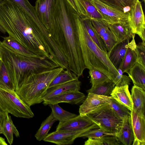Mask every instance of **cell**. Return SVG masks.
Returning a JSON list of instances; mask_svg holds the SVG:
<instances>
[{
  "label": "cell",
  "mask_w": 145,
  "mask_h": 145,
  "mask_svg": "<svg viewBox=\"0 0 145 145\" xmlns=\"http://www.w3.org/2000/svg\"><path fill=\"white\" fill-rule=\"evenodd\" d=\"M78 15L67 0H57L48 30L67 61V69L79 77L86 68L79 39Z\"/></svg>",
  "instance_id": "cell-1"
},
{
  "label": "cell",
  "mask_w": 145,
  "mask_h": 145,
  "mask_svg": "<svg viewBox=\"0 0 145 145\" xmlns=\"http://www.w3.org/2000/svg\"><path fill=\"white\" fill-rule=\"evenodd\" d=\"M0 24L9 35L38 56L54 61L48 53L39 28L29 16L6 0L0 3Z\"/></svg>",
  "instance_id": "cell-2"
},
{
  "label": "cell",
  "mask_w": 145,
  "mask_h": 145,
  "mask_svg": "<svg viewBox=\"0 0 145 145\" xmlns=\"http://www.w3.org/2000/svg\"><path fill=\"white\" fill-rule=\"evenodd\" d=\"M0 57L14 85L15 91L31 73L59 67L57 64L44 57H30L17 54L8 48L0 40Z\"/></svg>",
  "instance_id": "cell-3"
},
{
  "label": "cell",
  "mask_w": 145,
  "mask_h": 145,
  "mask_svg": "<svg viewBox=\"0 0 145 145\" xmlns=\"http://www.w3.org/2000/svg\"><path fill=\"white\" fill-rule=\"evenodd\" d=\"M77 22L80 47L86 69L100 71L113 81L118 74L117 70L110 61L107 54L92 40L79 15Z\"/></svg>",
  "instance_id": "cell-4"
},
{
  "label": "cell",
  "mask_w": 145,
  "mask_h": 145,
  "mask_svg": "<svg viewBox=\"0 0 145 145\" xmlns=\"http://www.w3.org/2000/svg\"><path fill=\"white\" fill-rule=\"evenodd\" d=\"M64 70L59 67L38 73H32L25 78L16 91L30 106L40 103L43 102V97L50 83Z\"/></svg>",
  "instance_id": "cell-5"
},
{
  "label": "cell",
  "mask_w": 145,
  "mask_h": 145,
  "mask_svg": "<svg viewBox=\"0 0 145 145\" xmlns=\"http://www.w3.org/2000/svg\"><path fill=\"white\" fill-rule=\"evenodd\" d=\"M86 116L103 131L117 134L120 131L123 119L115 112L108 103H105Z\"/></svg>",
  "instance_id": "cell-6"
},
{
  "label": "cell",
  "mask_w": 145,
  "mask_h": 145,
  "mask_svg": "<svg viewBox=\"0 0 145 145\" xmlns=\"http://www.w3.org/2000/svg\"><path fill=\"white\" fill-rule=\"evenodd\" d=\"M0 110L18 118H30L34 116L30 106L15 91L0 86Z\"/></svg>",
  "instance_id": "cell-7"
},
{
  "label": "cell",
  "mask_w": 145,
  "mask_h": 145,
  "mask_svg": "<svg viewBox=\"0 0 145 145\" xmlns=\"http://www.w3.org/2000/svg\"><path fill=\"white\" fill-rule=\"evenodd\" d=\"M98 128L99 126L86 115L79 114L65 121L59 122L56 131L73 132Z\"/></svg>",
  "instance_id": "cell-8"
},
{
  "label": "cell",
  "mask_w": 145,
  "mask_h": 145,
  "mask_svg": "<svg viewBox=\"0 0 145 145\" xmlns=\"http://www.w3.org/2000/svg\"><path fill=\"white\" fill-rule=\"evenodd\" d=\"M92 3L102 15L104 20L107 23H116L129 24V15L110 7L98 0H91Z\"/></svg>",
  "instance_id": "cell-9"
},
{
  "label": "cell",
  "mask_w": 145,
  "mask_h": 145,
  "mask_svg": "<svg viewBox=\"0 0 145 145\" xmlns=\"http://www.w3.org/2000/svg\"><path fill=\"white\" fill-rule=\"evenodd\" d=\"M129 24L132 33L137 34L145 42L144 16L141 2L139 0H137L131 10Z\"/></svg>",
  "instance_id": "cell-10"
},
{
  "label": "cell",
  "mask_w": 145,
  "mask_h": 145,
  "mask_svg": "<svg viewBox=\"0 0 145 145\" xmlns=\"http://www.w3.org/2000/svg\"><path fill=\"white\" fill-rule=\"evenodd\" d=\"M57 0H37L35 7L36 14L42 24L49 30Z\"/></svg>",
  "instance_id": "cell-11"
},
{
  "label": "cell",
  "mask_w": 145,
  "mask_h": 145,
  "mask_svg": "<svg viewBox=\"0 0 145 145\" xmlns=\"http://www.w3.org/2000/svg\"><path fill=\"white\" fill-rule=\"evenodd\" d=\"M88 131L83 130L73 132L56 131L48 134L43 140L58 145L71 144L76 138L81 137L82 134Z\"/></svg>",
  "instance_id": "cell-12"
},
{
  "label": "cell",
  "mask_w": 145,
  "mask_h": 145,
  "mask_svg": "<svg viewBox=\"0 0 145 145\" xmlns=\"http://www.w3.org/2000/svg\"><path fill=\"white\" fill-rule=\"evenodd\" d=\"M87 97L80 106L79 115L86 116L105 103H108L112 96H106L88 93Z\"/></svg>",
  "instance_id": "cell-13"
},
{
  "label": "cell",
  "mask_w": 145,
  "mask_h": 145,
  "mask_svg": "<svg viewBox=\"0 0 145 145\" xmlns=\"http://www.w3.org/2000/svg\"><path fill=\"white\" fill-rule=\"evenodd\" d=\"M86 96L79 91L67 92L54 96L43 101L45 105L49 104L66 103L74 105H79L83 102Z\"/></svg>",
  "instance_id": "cell-14"
},
{
  "label": "cell",
  "mask_w": 145,
  "mask_h": 145,
  "mask_svg": "<svg viewBox=\"0 0 145 145\" xmlns=\"http://www.w3.org/2000/svg\"><path fill=\"white\" fill-rule=\"evenodd\" d=\"M81 84V82L78 79L49 88L43 97V101L67 92L79 91Z\"/></svg>",
  "instance_id": "cell-15"
},
{
  "label": "cell",
  "mask_w": 145,
  "mask_h": 145,
  "mask_svg": "<svg viewBox=\"0 0 145 145\" xmlns=\"http://www.w3.org/2000/svg\"><path fill=\"white\" fill-rule=\"evenodd\" d=\"M131 39H127L117 44L107 54L110 61L117 70L120 67Z\"/></svg>",
  "instance_id": "cell-16"
},
{
  "label": "cell",
  "mask_w": 145,
  "mask_h": 145,
  "mask_svg": "<svg viewBox=\"0 0 145 145\" xmlns=\"http://www.w3.org/2000/svg\"><path fill=\"white\" fill-rule=\"evenodd\" d=\"M132 127L134 139L145 144V117L131 111Z\"/></svg>",
  "instance_id": "cell-17"
},
{
  "label": "cell",
  "mask_w": 145,
  "mask_h": 145,
  "mask_svg": "<svg viewBox=\"0 0 145 145\" xmlns=\"http://www.w3.org/2000/svg\"><path fill=\"white\" fill-rule=\"evenodd\" d=\"M132 109L140 115L145 117V91L142 88L134 85L131 90Z\"/></svg>",
  "instance_id": "cell-18"
},
{
  "label": "cell",
  "mask_w": 145,
  "mask_h": 145,
  "mask_svg": "<svg viewBox=\"0 0 145 145\" xmlns=\"http://www.w3.org/2000/svg\"><path fill=\"white\" fill-rule=\"evenodd\" d=\"M135 36V34L133 36L131 41L129 43L128 47L119 68L123 73H127L137 62V57L135 50L137 44Z\"/></svg>",
  "instance_id": "cell-19"
},
{
  "label": "cell",
  "mask_w": 145,
  "mask_h": 145,
  "mask_svg": "<svg viewBox=\"0 0 145 145\" xmlns=\"http://www.w3.org/2000/svg\"><path fill=\"white\" fill-rule=\"evenodd\" d=\"M116 136L123 145H131L134 137L132 127L131 116L123 118L122 125Z\"/></svg>",
  "instance_id": "cell-20"
},
{
  "label": "cell",
  "mask_w": 145,
  "mask_h": 145,
  "mask_svg": "<svg viewBox=\"0 0 145 145\" xmlns=\"http://www.w3.org/2000/svg\"><path fill=\"white\" fill-rule=\"evenodd\" d=\"M112 98L127 107L130 111L133 108L131 95L129 85L115 86L110 94Z\"/></svg>",
  "instance_id": "cell-21"
},
{
  "label": "cell",
  "mask_w": 145,
  "mask_h": 145,
  "mask_svg": "<svg viewBox=\"0 0 145 145\" xmlns=\"http://www.w3.org/2000/svg\"><path fill=\"white\" fill-rule=\"evenodd\" d=\"M107 24L109 29L115 37L117 44L127 39H131L133 36L135 34L132 33L129 24Z\"/></svg>",
  "instance_id": "cell-22"
},
{
  "label": "cell",
  "mask_w": 145,
  "mask_h": 145,
  "mask_svg": "<svg viewBox=\"0 0 145 145\" xmlns=\"http://www.w3.org/2000/svg\"><path fill=\"white\" fill-rule=\"evenodd\" d=\"M18 6L24 10L31 18L40 30L46 28L38 18L35 7L28 0H6Z\"/></svg>",
  "instance_id": "cell-23"
},
{
  "label": "cell",
  "mask_w": 145,
  "mask_h": 145,
  "mask_svg": "<svg viewBox=\"0 0 145 145\" xmlns=\"http://www.w3.org/2000/svg\"><path fill=\"white\" fill-rule=\"evenodd\" d=\"M134 85L145 91V68L136 62L127 73Z\"/></svg>",
  "instance_id": "cell-24"
},
{
  "label": "cell",
  "mask_w": 145,
  "mask_h": 145,
  "mask_svg": "<svg viewBox=\"0 0 145 145\" xmlns=\"http://www.w3.org/2000/svg\"><path fill=\"white\" fill-rule=\"evenodd\" d=\"M2 43L10 50L19 54L30 57H38L37 55L27 49L9 35L3 37Z\"/></svg>",
  "instance_id": "cell-25"
},
{
  "label": "cell",
  "mask_w": 145,
  "mask_h": 145,
  "mask_svg": "<svg viewBox=\"0 0 145 145\" xmlns=\"http://www.w3.org/2000/svg\"><path fill=\"white\" fill-rule=\"evenodd\" d=\"M104 4L123 13L130 12L137 0H98Z\"/></svg>",
  "instance_id": "cell-26"
},
{
  "label": "cell",
  "mask_w": 145,
  "mask_h": 145,
  "mask_svg": "<svg viewBox=\"0 0 145 145\" xmlns=\"http://www.w3.org/2000/svg\"><path fill=\"white\" fill-rule=\"evenodd\" d=\"M82 19L88 33L92 40L102 51L107 54L108 51L105 43L102 38L93 27L91 19L86 18Z\"/></svg>",
  "instance_id": "cell-27"
},
{
  "label": "cell",
  "mask_w": 145,
  "mask_h": 145,
  "mask_svg": "<svg viewBox=\"0 0 145 145\" xmlns=\"http://www.w3.org/2000/svg\"><path fill=\"white\" fill-rule=\"evenodd\" d=\"M3 134L6 138L10 145L12 144L13 140V135L17 137H20L19 133L13 123L10 115L7 113L6 116L2 125Z\"/></svg>",
  "instance_id": "cell-28"
},
{
  "label": "cell",
  "mask_w": 145,
  "mask_h": 145,
  "mask_svg": "<svg viewBox=\"0 0 145 145\" xmlns=\"http://www.w3.org/2000/svg\"><path fill=\"white\" fill-rule=\"evenodd\" d=\"M120 145L122 144L118 140L117 137L107 135L96 138H91L85 142L84 145Z\"/></svg>",
  "instance_id": "cell-29"
},
{
  "label": "cell",
  "mask_w": 145,
  "mask_h": 145,
  "mask_svg": "<svg viewBox=\"0 0 145 145\" xmlns=\"http://www.w3.org/2000/svg\"><path fill=\"white\" fill-rule=\"evenodd\" d=\"M115 84L111 80L105 81L95 87H91L87 90V92L97 95L109 96L113 90Z\"/></svg>",
  "instance_id": "cell-30"
},
{
  "label": "cell",
  "mask_w": 145,
  "mask_h": 145,
  "mask_svg": "<svg viewBox=\"0 0 145 145\" xmlns=\"http://www.w3.org/2000/svg\"><path fill=\"white\" fill-rule=\"evenodd\" d=\"M78 77L72 72L67 69L60 72L53 79L48 88L57 85L64 84L78 79Z\"/></svg>",
  "instance_id": "cell-31"
},
{
  "label": "cell",
  "mask_w": 145,
  "mask_h": 145,
  "mask_svg": "<svg viewBox=\"0 0 145 145\" xmlns=\"http://www.w3.org/2000/svg\"><path fill=\"white\" fill-rule=\"evenodd\" d=\"M48 105L51 109V113L53 117L60 122L65 121L77 116L63 110L58 104H49Z\"/></svg>",
  "instance_id": "cell-32"
},
{
  "label": "cell",
  "mask_w": 145,
  "mask_h": 145,
  "mask_svg": "<svg viewBox=\"0 0 145 145\" xmlns=\"http://www.w3.org/2000/svg\"><path fill=\"white\" fill-rule=\"evenodd\" d=\"M88 18L104 20L102 15L92 3L91 0H79Z\"/></svg>",
  "instance_id": "cell-33"
},
{
  "label": "cell",
  "mask_w": 145,
  "mask_h": 145,
  "mask_svg": "<svg viewBox=\"0 0 145 145\" xmlns=\"http://www.w3.org/2000/svg\"><path fill=\"white\" fill-rule=\"evenodd\" d=\"M57 120L51 113L42 123L40 128L35 135L36 139L39 141L43 140L48 135L52 125Z\"/></svg>",
  "instance_id": "cell-34"
},
{
  "label": "cell",
  "mask_w": 145,
  "mask_h": 145,
  "mask_svg": "<svg viewBox=\"0 0 145 145\" xmlns=\"http://www.w3.org/2000/svg\"><path fill=\"white\" fill-rule=\"evenodd\" d=\"M0 86L15 91L14 85L1 60L0 61Z\"/></svg>",
  "instance_id": "cell-35"
},
{
  "label": "cell",
  "mask_w": 145,
  "mask_h": 145,
  "mask_svg": "<svg viewBox=\"0 0 145 145\" xmlns=\"http://www.w3.org/2000/svg\"><path fill=\"white\" fill-rule=\"evenodd\" d=\"M108 103L121 118L123 119L131 116V111L112 97L110 99Z\"/></svg>",
  "instance_id": "cell-36"
},
{
  "label": "cell",
  "mask_w": 145,
  "mask_h": 145,
  "mask_svg": "<svg viewBox=\"0 0 145 145\" xmlns=\"http://www.w3.org/2000/svg\"><path fill=\"white\" fill-rule=\"evenodd\" d=\"M89 73L90 76V82L91 84V87H95L101 83L111 80L106 75L96 70L90 69Z\"/></svg>",
  "instance_id": "cell-37"
},
{
  "label": "cell",
  "mask_w": 145,
  "mask_h": 145,
  "mask_svg": "<svg viewBox=\"0 0 145 145\" xmlns=\"http://www.w3.org/2000/svg\"><path fill=\"white\" fill-rule=\"evenodd\" d=\"M107 135L116 136L117 134L106 132L101 129L98 128L91 129L84 133L82 135L81 137L96 138Z\"/></svg>",
  "instance_id": "cell-38"
},
{
  "label": "cell",
  "mask_w": 145,
  "mask_h": 145,
  "mask_svg": "<svg viewBox=\"0 0 145 145\" xmlns=\"http://www.w3.org/2000/svg\"><path fill=\"white\" fill-rule=\"evenodd\" d=\"M102 38L106 46L108 54L117 44V39L109 29L104 34Z\"/></svg>",
  "instance_id": "cell-39"
},
{
  "label": "cell",
  "mask_w": 145,
  "mask_h": 145,
  "mask_svg": "<svg viewBox=\"0 0 145 145\" xmlns=\"http://www.w3.org/2000/svg\"><path fill=\"white\" fill-rule=\"evenodd\" d=\"M92 25L102 38L104 34L109 29L107 23L103 20L91 19Z\"/></svg>",
  "instance_id": "cell-40"
},
{
  "label": "cell",
  "mask_w": 145,
  "mask_h": 145,
  "mask_svg": "<svg viewBox=\"0 0 145 145\" xmlns=\"http://www.w3.org/2000/svg\"><path fill=\"white\" fill-rule=\"evenodd\" d=\"M118 74L112 82L116 86H121L125 85H129L131 80L129 76L124 75L120 68L118 69Z\"/></svg>",
  "instance_id": "cell-41"
},
{
  "label": "cell",
  "mask_w": 145,
  "mask_h": 145,
  "mask_svg": "<svg viewBox=\"0 0 145 145\" xmlns=\"http://www.w3.org/2000/svg\"><path fill=\"white\" fill-rule=\"evenodd\" d=\"M135 50L137 62L145 68V42L142 41L137 44Z\"/></svg>",
  "instance_id": "cell-42"
},
{
  "label": "cell",
  "mask_w": 145,
  "mask_h": 145,
  "mask_svg": "<svg viewBox=\"0 0 145 145\" xmlns=\"http://www.w3.org/2000/svg\"><path fill=\"white\" fill-rule=\"evenodd\" d=\"M82 19L88 18L79 0H67Z\"/></svg>",
  "instance_id": "cell-43"
},
{
  "label": "cell",
  "mask_w": 145,
  "mask_h": 145,
  "mask_svg": "<svg viewBox=\"0 0 145 145\" xmlns=\"http://www.w3.org/2000/svg\"><path fill=\"white\" fill-rule=\"evenodd\" d=\"M7 113L0 110V124L2 125L3 121L6 117Z\"/></svg>",
  "instance_id": "cell-44"
},
{
  "label": "cell",
  "mask_w": 145,
  "mask_h": 145,
  "mask_svg": "<svg viewBox=\"0 0 145 145\" xmlns=\"http://www.w3.org/2000/svg\"><path fill=\"white\" fill-rule=\"evenodd\" d=\"M7 145L3 138L0 137V145Z\"/></svg>",
  "instance_id": "cell-45"
},
{
  "label": "cell",
  "mask_w": 145,
  "mask_h": 145,
  "mask_svg": "<svg viewBox=\"0 0 145 145\" xmlns=\"http://www.w3.org/2000/svg\"><path fill=\"white\" fill-rule=\"evenodd\" d=\"M0 31L2 32V33L5 34L6 33V31L2 27V26L0 24Z\"/></svg>",
  "instance_id": "cell-46"
},
{
  "label": "cell",
  "mask_w": 145,
  "mask_h": 145,
  "mask_svg": "<svg viewBox=\"0 0 145 145\" xmlns=\"http://www.w3.org/2000/svg\"><path fill=\"white\" fill-rule=\"evenodd\" d=\"M3 127L2 125L0 124V134H3Z\"/></svg>",
  "instance_id": "cell-47"
},
{
  "label": "cell",
  "mask_w": 145,
  "mask_h": 145,
  "mask_svg": "<svg viewBox=\"0 0 145 145\" xmlns=\"http://www.w3.org/2000/svg\"><path fill=\"white\" fill-rule=\"evenodd\" d=\"M143 1H144V2H145V0H143Z\"/></svg>",
  "instance_id": "cell-48"
},
{
  "label": "cell",
  "mask_w": 145,
  "mask_h": 145,
  "mask_svg": "<svg viewBox=\"0 0 145 145\" xmlns=\"http://www.w3.org/2000/svg\"><path fill=\"white\" fill-rule=\"evenodd\" d=\"M0 60H1V58H0Z\"/></svg>",
  "instance_id": "cell-49"
},
{
  "label": "cell",
  "mask_w": 145,
  "mask_h": 145,
  "mask_svg": "<svg viewBox=\"0 0 145 145\" xmlns=\"http://www.w3.org/2000/svg\"><path fill=\"white\" fill-rule=\"evenodd\" d=\"M1 60H0V61Z\"/></svg>",
  "instance_id": "cell-50"
}]
</instances>
